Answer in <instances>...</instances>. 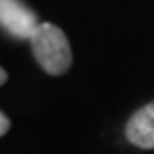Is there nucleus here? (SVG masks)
<instances>
[{
	"mask_svg": "<svg viewBox=\"0 0 154 154\" xmlns=\"http://www.w3.org/2000/svg\"><path fill=\"white\" fill-rule=\"evenodd\" d=\"M30 48L46 74L62 76L72 66V48L68 38L58 26L50 22H40L30 38Z\"/></svg>",
	"mask_w": 154,
	"mask_h": 154,
	"instance_id": "f257e3e1",
	"label": "nucleus"
},
{
	"mask_svg": "<svg viewBox=\"0 0 154 154\" xmlns=\"http://www.w3.org/2000/svg\"><path fill=\"white\" fill-rule=\"evenodd\" d=\"M38 26V16L22 0H0V28H4L10 36L30 40Z\"/></svg>",
	"mask_w": 154,
	"mask_h": 154,
	"instance_id": "f03ea898",
	"label": "nucleus"
},
{
	"mask_svg": "<svg viewBox=\"0 0 154 154\" xmlns=\"http://www.w3.org/2000/svg\"><path fill=\"white\" fill-rule=\"evenodd\" d=\"M126 140L142 150L154 148V100L138 108L124 126Z\"/></svg>",
	"mask_w": 154,
	"mask_h": 154,
	"instance_id": "7ed1b4c3",
	"label": "nucleus"
},
{
	"mask_svg": "<svg viewBox=\"0 0 154 154\" xmlns=\"http://www.w3.org/2000/svg\"><path fill=\"white\" fill-rule=\"evenodd\" d=\"M8 130H10V118L0 110V136H4Z\"/></svg>",
	"mask_w": 154,
	"mask_h": 154,
	"instance_id": "20e7f679",
	"label": "nucleus"
},
{
	"mask_svg": "<svg viewBox=\"0 0 154 154\" xmlns=\"http://www.w3.org/2000/svg\"><path fill=\"white\" fill-rule=\"evenodd\" d=\"M6 80H8V74H6V70H4V68H2V66H0V86L4 84Z\"/></svg>",
	"mask_w": 154,
	"mask_h": 154,
	"instance_id": "39448f33",
	"label": "nucleus"
}]
</instances>
